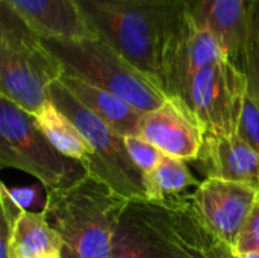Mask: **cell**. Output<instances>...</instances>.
Instances as JSON below:
<instances>
[{"label":"cell","instance_id":"cell-1","mask_svg":"<svg viewBox=\"0 0 259 258\" xmlns=\"http://www.w3.org/2000/svg\"><path fill=\"white\" fill-rule=\"evenodd\" d=\"M232 251L205 225L190 193L167 201H129L112 258H228Z\"/></svg>","mask_w":259,"mask_h":258},{"label":"cell","instance_id":"cell-2","mask_svg":"<svg viewBox=\"0 0 259 258\" xmlns=\"http://www.w3.org/2000/svg\"><path fill=\"white\" fill-rule=\"evenodd\" d=\"M76 3L94 36L161 85L164 52L188 17L185 0H76Z\"/></svg>","mask_w":259,"mask_h":258},{"label":"cell","instance_id":"cell-3","mask_svg":"<svg viewBox=\"0 0 259 258\" xmlns=\"http://www.w3.org/2000/svg\"><path fill=\"white\" fill-rule=\"evenodd\" d=\"M129 199L105 182L83 176L47 190L44 213L62 239V258H112L114 237Z\"/></svg>","mask_w":259,"mask_h":258},{"label":"cell","instance_id":"cell-4","mask_svg":"<svg viewBox=\"0 0 259 258\" xmlns=\"http://www.w3.org/2000/svg\"><path fill=\"white\" fill-rule=\"evenodd\" d=\"M61 76L62 67L42 36L0 0V96L35 116L50 102L49 88Z\"/></svg>","mask_w":259,"mask_h":258},{"label":"cell","instance_id":"cell-5","mask_svg":"<svg viewBox=\"0 0 259 258\" xmlns=\"http://www.w3.org/2000/svg\"><path fill=\"white\" fill-rule=\"evenodd\" d=\"M42 41L61 64L62 75L106 90L141 113L152 111L168 99L156 81L97 36L42 38Z\"/></svg>","mask_w":259,"mask_h":258},{"label":"cell","instance_id":"cell-6","mask_svg":"<svg viewBox=\"0 0 259 258\" xmlns=\"http://www.w3.org/2000/svg\"><path fill=\"white\" fill-rule=\"evenodd\" d=\"M49 100L77 126L93 149V157L83 164L85 173L129 201L146 199L144 175L132 161L124 137L83 106L61 79L50 85Z\"/></svg>","mask_w":259,"mask_h":258},{"label":"cell","instance_id":"cell-7","mask_svg":"<svg viewBox=\"0 0 259 258\" xmlns=\"http://www.w3.org/2000/svg\"><path fill=\"white\" fill-rule=\"evenodd\" d=\"M73 161L64 157L38 128L35 116L0 96V166L29 173L47 190L76 182ZM76 163V161H74Z\"/></svg>","mask_w":259,"mask_h":258},{"label":"cell","instance_id":"cell-8","mask_svg":"<svg viewBox=\"0 0 259 258\" xmlns=\"http://www.w3.org/2000/svg\"><path fill=\"white\" fill-rule=\"evenodd\" d=\"M247 81L241 68L231 59L202 68L188 84L182 102L205 132L235 134Z\"/></svg>","mask_w":259,"mask_h":258},{"label":"cell","instance_id":"cell-9","mask_svg":"<svg viewBox=\"0 0 259 258\" xmlns=\"http://www.w3.org/2000/svg\"><path fill=\"white\" fill-rule=\"evenodd\" d=\"M190 199L211 233L232 252L241 230L259 199V190L241 182L203 179Z\"/></svg>","mask_w":259,"mask_h":258},{"label":"cell","instance_id":"cell-10","mask_svg":"<svg viewBox=\"0 0 259 258\" xmlns=\"http://www.w3.org/2000/svg\"><path fill=\"white\" fill-rule=\"evenodd\" d=\"M225 59L231 58L223 43L209 29L197 26L188 15L164 52L161 85L168 97L182 99L190 81L202 68Z\"/></svg>","mask_w":259,"mask_h":258},{"label":"cell","instance_id":"cell-11","mask_svg":"<svg viewBox=\"0 0 259 258\" xmlns=\"http://www.w3.org/2000/svg\"><path fill=\"white\" fill-rule=\"evenodd\" d=\"M138 135L187 163L197 160L205 131L181 99L168 97L161 106L143 114Z\"/></svg>","mask_w":259,"mask_h":258},{"label":"cell","instance_id":"cell-12","mask_svg":"<svg viewBox=\"0 0 259 258\" xmlns=\"http://www.w3.org/2000/svg\"><path fill=\"white\" fill-rule=\"evenodd\" d=\"M205 179H222L252 186L259 190V154L237 134L205 132L197 160Z\"/></svg>","mask_w":259,"mask_h":258},{"label":"cell","instance_id":"cell-13","mask_svg":"<svg viewBox=\"0 0 259 258\" xmlns=\"http://www.w3.org/2000/svg\"><path fill=\"white\" fill-rule=\"evenodd\" d=\"M190 18L209 29L225 46L231 61L238 62L249 17L246 0H185Z\"/></svg>","mask_w":259,"mask_h":258},{"label":"cell","instance_id":"cell-14","mask_svg":"<svg viewBox=\"0 0 259 258\" xmlns=\"http://www.w3.org/2000/svg\"><path fill=\"white\" fill-rule=\"evenodd\" d=\"M42 38L94 36L76 0H2Z\"/></svg>","mask_w":259,"mask_h":258},{"label":"cell","instance_id":"cell-15","mask_svg":"<svg viewBox=\"0 0 259 258\" xmlns=\"http://www.w3.org/2000/svg\"><path fill=\"white\" fill-rule=\"evenodd\" d=\"M59 79L83 106H87L93 114H96L120 135H138L140 122L144 113L137 109L134 105L80 79L65 75H62Z\"/></svg>","mask_w":259,"mask_h":258},{"label":"cell","instance_id":"cell-16","mask_svg":"<svg viewBox=\"0 0 259 258\" xmlns=\"http://www.w3.org/2000/svg\"><path fill=\"white\" fill-rule=\"evenodd\" d=\"M62 254V239L50 225L44 210L27 211L23 210L6 258H56Z\"/></svg>","mask_w":259,"mask_h":258},{"label":"cell","instance_id":"cell-17","mask_svg":"<svg viewBox=\"0 0 259 258\" xmlns=\"http://www.w3.org/2000/svg\"><path fill=\"white\" fill-rule=\"evenodd\" d=\"M35 120L42 134L64 157L80 163L82 167L93 157V149L87 143L82 132L52 102L35 114Z\"/></svg>","mask_w":259,"mask_h":258},{"label":"cell","instance_id":"cell-18","mask_svg":"<svg viewBox=\"0 0 259 258\" xmlns=\"http://www.w3.org/2000/svg\"><path fill=\"white\" fill-rule=\"evenodd\" d=\"M200 182L191 175L184 160L164 154L161 163L144 175V193L147 201H167L185 193L190 187H199Z\"/></svg>","mask_w":259,"mask_h":258},{"label":"cell","instance_id":"cell-19","mask_svg":"<svg viewBox=\"0 0 259 258\" xmlns=\"http://www.w3.org/2000/svg\"><path fill=\"white\" fill-rule=\"evenodd\" d=\"M237 65L246 76L247 93L259 100V0L249 3L247 29Z\"/></svg>","mask_w":259,"mask_h":258},{"label":"cell","instance_id":"cell-20","mask_svg":"<svg viewBox=\"0 0 259 258\" xmlns=\"http://www.w3.org/2000/svg\"><path fill=\"white\" fill-rule=\"evenodd\" d=\"M24 208L17 201V198L6 189L5 184L0 186V211H2V227H0V258L8 257L9 243L17 225V220Z\"/></svg>","mask_w":259,"mask_h":258},{"label":"cell","instance_id":"cell-21","mask_svg":"<svg viewBox=\"0 0 259 258\" xmlns=\"http://www.w3.org/2000/svg\"><path fill=\"white\" fill-rule=\"evenodd\" d=\"M124 144L132 161L143 172V175L150 173L164 157L162 151H159L140 135H124Z\"/></svg>","mask_w":259,"mask_h":258},{"label":"cell","instance_id":"cell-22","mask_svg":"<svg viewBox=\"0 0 259 258\" xmlns=\"http://www.w3.org/2000/svg\"><path fill=\"white\" fill-rule=\"evenodd\" d=\"M235 134L259 154V100L249 93L244 97Z\"/></svg>","mask_w":259,"mask_h":258},{"label":"cell","instance_id":"cell-23","mask_svg":"<svg viewBox=\"0 0 259 258\" xmlns=\"http://www.w3.org/2000/svg\"><path fill=\"white\" fill-rule=\"evenodd\" d=\"M235 252H259V199L255 202L238 237Z\"/></svg>","mask_w":259,"mask_h":258},{"label":"cell","instance_id":"cell-24","mask_svg":"<svg viewBox=\"0 0 259 258\" xmlns=\"http://www.w3.org/2000/svg\"><path fill=\"white\" fill-rule=\"evenodd\" d=\"M234 258H259V252H235Z\"/></svg>","mask_w":259,"mask_h":258},{"label":"cell","instance_id":"cell-25","mask_svg":"<svg viewBox=\"0 0 259 258\" xmlns=\"http://www.w3.org/2000/svg\"><path fill=\"white\" fill-rule=\"evenodd\" d=\"M247 3H252V2H256V0H246Z\"/></svg>","mask_w":259,"mask_h":258},{"label":"cell","instance_id":"cell-26","mask_svg":"<svg viewBox=\"0 0 259 258\" xmlns=\"http://www.w3.org/2000/svg\"><path fill=\"white\" fill-rule=\"evenodd\" d=\"M228 258H234V254H232V255H231V257H228Z\"/></svg>","mask_w":259,"mask_h":258},{"label":"cell","instance_id":"cell-27","mask_svg":"<svg viewBox=\"0 0 259 258\" xmlns=\"http://www.w3.org/2000/svg\"><path fill=\"white\" fill-rule=\"evenodd\" d=\"M56 258H62V257H56Z\"/></svg>","mask_w":259,"mask_h":258}]
</instances>
